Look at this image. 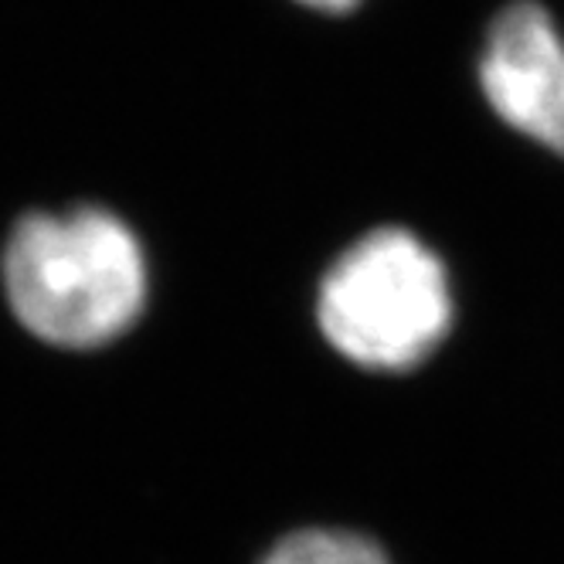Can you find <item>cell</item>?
<instances>
[{"label": "cell", "mask_w": 564, "mask_h": 564, "mask_svg": "<svg viewBox=\"0 0 564 564\" xmlns=\"http://www.w3.org/2000/svg\"><path fill=\"white\" fill-rule=\"evenodd\" d=\"M453 327V286L442 259L405 228L350 246L319 286V330L365 371L419 368Z\"/></svg>", "instance_id": "2"}, {"label": "cell", "mask_w": 564, "mask_h": 564, "mask_svg": "<svg viewBox=\"0 0 564 564\" xmlns=\"http://www.w3.org/2000/svg\"><path fill=\"white\" fill-rule=\"evenodd\" d=\"M300 4H306L313 11H327V14H344V11L357 8L360 0H300Z\"/></svg>", "instance_id": "5"}, {"label": "cell", "mask_w": 564, "mask_h": 564, "mask_svg": "<svg viewBox=\"0 0 564 564\" xmlns=\"http://www.w3.org/2000/svg\"><path fill=\"white\" fill-rule=\"evenodd\" d=\"M256 564H398L368 531L347 523H300L272 538Z\"/></svg>", "instance_id": "4"}, {"label": "cell", "mask_w": 564, "mask_h": 564, "mask_svg": "<svg viewBox=\"0 0 564 564\" xmlns=\"http://www.w3.org/2000/svg\"><path fill=\"white\" fill-rule=\"evenodd\" d=\"M4 286L37 340L93 350L133 327L147 300V262L133 231L109 212L31 215L8 241Z\"/></svg>", "instance_id": "1"}, {"label": "cell", "mask_w": 564, "mask_h": 564, "mask_svg": "<svg viewBox=\"0 0 564 564\" xmlns=\"http://www.w3.org/2000/svg\"><path fill=\"white\" fill-rule=\"evenodd\" d=\"M479 86L507 127L564 153V42L538 0H517L497 14Z\"/></svg>", "instance_id": "3"}]
</instances>
